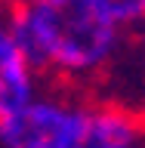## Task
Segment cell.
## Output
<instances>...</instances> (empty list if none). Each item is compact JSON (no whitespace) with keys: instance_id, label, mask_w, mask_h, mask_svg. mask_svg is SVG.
<instances>
[{"instance_id":"5","label":"cell","mask_w":145,"mask_h":148,"mask_svg":"<svg viewBox=\"0 0 145 148\" xmlns=\"http://www.w3.org/2000/svg\"><path fill=\"white\" fill-rule=\"evenodd\" d=\"M99 9L102 18H108L114 28H120L124 34L133 31L145 18V0H90Z\"/></svg>"},{"instance_id":"8","label":"cell","mask_w":145,"mask_h":148,"mask_svg":"<svg viewBox=\"0 0 145 148\" xmlns=\"http://www.w3.org/2000/svg\"><path fill=\"white\" fill-rule=\"evenodd\" d=\"M6 12H9V6L3 3V0H0V22H6Z\"/></svg>"},{"instance_id":"7","label":"cell","mask_w":145,"mask_h":148,"mask_svg":"<svg viewBox=\"0 0 145 148\" xmlns=\"http://www.w3.org/2000/svg\"><path fill=\"white\" fill-rule=\"evenodd\" d=\"M3 3L12 9V6H31V3H40V0H3Z\"/></svg>"},{"instance_id":"6","label":"cell","mask_w":145,"mask_h":148,"mask_svg":"<svg viewBox=\"0 0 145 148\" xmlns=\"http://www.w3.org/2000/svg\"><path fill=\"white\" fill-rule=\"evenodd\" d=\"M133 43H136V53H139V59H142V65H145V18L133 28Z\"/></svg>"},{"instance_id":"4","label":"cell","mask_w":145,"mask_h":148,"mask_svg":"<svg viewBox=\"0 0 145 148\" xmlns=\"http://www.w3.org/2000/svg\"><path fill=\"white\" fill-rule=\"evenodd\" d=\"M139 120L114 105H87L77 148H139Z\"/></svg>"},{"instance_id":"1","label":"cell","mask_w":145,"mask_h":148,"mask_svg":"<svg viewBox=\"0 0 145 148\" xmlns=\"http://www.w3.org/2000/svg\"><path fill=\"white\" fill-rule=\"evenodd\" d=\"M6 28L37 74L59 77H96L118 59L124 31L114 28L90 0H40L31 6H12Z\"/></svg>"},{"instance_id":"3","label":"cell","mask_w":145,"mask_h":148,"mask_svg":"<svg viewBox=\"0 0 145 148\" xmlns=\"http://www.w3.org/2000/svg\"><path fill=\"white\" fill-rule=\"evenodd\" d=\"M34 96H37V71L22 56L6 22H0V117L19 111Z\"/></svg>"},{"instance_id":"2","label":"cell","mask_w":145,"mask_h":148,"mask_svg":"<svg viewBox=\"0 0 145 148\" xmlns=\"http://www.w3.org/2000/svg\"><path fill=\"white\" fill-rule=\"evenodd\" d=\"M83 111L80 102L37 92L28 105L0 117V148H77Z\"/></svg>"}]
</instances>
